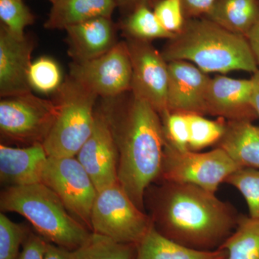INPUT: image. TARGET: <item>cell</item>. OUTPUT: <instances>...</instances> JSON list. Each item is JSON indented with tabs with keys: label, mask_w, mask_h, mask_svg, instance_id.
<instances>
[{
	"label": "cell",
	"mask_w": 259,
	"mask_h": 259,
	"mask_svg": "<svg viewBox=\"0 0 259 259\" xmlns=\"http://www.w3.org/2000/svg\"><path fill=\"white\" fill-rule=\"evenodd\" d=\"M132 97L124 106L105 107L118 153L119 184L146 212L145 194L161 175L165 138L159 114L148 102Z\"/></svg>",
	"instance_id": "7a4b0ae2"
},
{
	"label": "cell",
	"mask_w": 259,
	"mask_h": 259,
	"mask_svg": "<svg viewBox=\"0 0 259 259\" xmlns=\"http://www.w3.org/2000/svg\"><path fill=\"white\" fill-rule=\"evenodd\" d=\"M56 93L57 114L42 146L50 157H74L93 131L98 96L71 76Z\"/></svg>",
	"instance_id": "5b68a950"
},
{
	"label": "cell",
	"mask_w": 259,
	"mask_h": 259,
	"mask_svg": "<svg viewBox=\"0 0 259 259\" xmlns=\"http://www.w3.org/2000/svg\"><path fill=\"white\" fill-rule=\"evenodd\" d=\"M48 156L42 144L15 148L0 145V180L8 187L41 183Z\"/></svg>",
	"instance_id": "2e32d148"
},
{
	"label": "cell",
	"mask_w": 259,
	"mask_h": 259,
	"mask_svg": "<svg viewBox=\"0 0 259 259\" xmlns=\"http://www.w3.org/2000/svg\"><path fill=\"white\" fill-rule=\"evenodd\" d=\"M47 243L40 235L29 231L18 259H45Z\"/></svg>",
	"instance_id": "1f68e13d"
},
{
	"label": "cell",
	"mask_w": 259,
	"mask_h": 259,
	"mask_svg": "<svg viewBox=\"0 0 259 259\" xmlns=\"http://www.w3.org/2000/svg\"><path fill=\"white\" fill-rule=\"evenodd\" d=\"M258 17L259 0H215L203 18L246 37Z\"/></svg>",
	"instance_id": "44dd1931"
},
{
	"label": "cell",
	"mask_w": 259,
	"mask_h": 259,
	"mask_svg": "<svg viewBox=\"0 0 259 259\" xmlns=\"http://www.w3.org/2000/svg\"><path fill=\"white\" fill-rule=\"evenodd\" d=\"M31 39L18 37L2 24L0 28V95L17 96L31 93L28 74L33 50Z\"/></svg>",
	"instance_id": "9a60e30c"
},
{
	"label": "cell",
	"mask_w": 259,
	"mask_h": 259,
	"mask_svg": "<svg viewBox=\"0 0 259 259\" xmlns=\"http://www.w3.org/2000/svg\"><path fill=\"white\" fill-rule=\"evenodd\" d=\"M240 167L223 150L180 151L165 143L161 175L156 181L190 184L216 193L221 184Z\"/></svg>",
	"instance_id": "52a82bcc"
},
{
	"label": "cell",
	"mask_w": 259,
	"mask_h": 259,
	"mask_svg": "<svg viewBox=\"0 0 259 259\" xmlns=\"http://www.w3.org/2000/svg\"><path fill=\"white\" fill-rule=\"evenodd\" d=\"M29 231L12 221L4 213L0 214V259H18L20 245Z\"/></svg>",
	"instance_id": "f1b7e54d"
},
{
	"label": "cell",
	"mask_w": 259,
	"mask_h": 259,
	"mask_svg": "<svg viewBox=\"0 0 259 259\" xmlns=\"http://www.w3.org/2000/svg\"><path fill=\"white\" fill-rule=\"evenodd\" d=\"M115 1L117 6H120L123 9L130 10L131 13L140 6L149 5L151 0H115Z\"/></svg>",
	"instance_id": "d590c367"
},
{
	"label": "cell",
	"mask_w": 259,
	"mask_h": 259,
	"mask_svg": "<svg viewBox=\"0 0 259 259\" xmlns=\"http://www.w3.org/2000/svg\"><path fill=\"white\" fill-rule=\"evenodd\" d=\"M190 131L188 150L199 152L209 146H215L226 129L227 120L221 117L212 120L199 114H187Z\"/></svg>",
	"instance_id": "d4e9b609"
},
{
	"label": "cell",
	"mask_w": 259,
	"mask_h": 259,
	"mask_svg": "<svg viewBox=\"0 0 259 259\" xmlns=\"http://www.w3.org/2000/svg\"><path fill=\"white\" fill-rule=\"evenodd\" d=\"M28 80L31 90L44 94L57 91L63 83L59 65L51 58L44 56L32 62Z\"/></svg>",
	"instance_id": "484cf974"
},
{
	"label": "cell",
	"mask_w": 259,
	"mask_h": 259,
	"mask_svg": "<svg viewBox=\"0 0 259 259\" xmlns=\"http://www.w3.org/2000/svg\"><path fill=\"white\" fill-rule=\"evenodd\" d=\"M69 55L75 62L92 60L115 47V28L111 18L100 17L66 29Z\"/></svg>",
	"instance_id": "e0dca14e"
},
{
	"label": "cell",
	"mask_w": 259,
	"mask_h": 259,
	"mask_svg": "<svg viewBox=\"0 0 259 259\" xmlns=\"http://www.w3.org/2000/svg\"><path fill=\"white\" fill-rule=\"evenodd\" d=\"M41 183L50 188L68 211L92 231V209L98 192L76 156H49Z\"/></svg>",
	"instance_id": "9c48e42d"
},
{
	"label": "cell",
	"mask_w": 259,
	"mask_h": 259,
	"mask_svg": "<svg viewBox=\"0 0 259 259\" xmlns=\"http://www.w3.org/2000/svg\"><path fill=\"white\" fill-rule=\"evenodd\" d=\"M250 79L253 83V105L259 119V69L252 74Z\"/></svg>",
	"instance_id": "8d00e7d4"
},
{
	"label": "cell",
	"mask_w": 259,
	"mask_h": 259,
	"mask_svg": "<svg viewBox=\"0 0 259 259\" xmlns=\"http://www.w3.org/2000/svg\"><path fill=\"white\" fill-rule=\"evenodd\" d=\"M222 248L212 250L193 249L172 241L151 227L136 244L135 259H226Z\"/></svg>",
	"instance_id": "ffe728a7"
},
{
	"label": "cell",
	"mask_w": 259,
	"mask_h": 259,
	"mask_svg": "<svg viewBox=\"0 0 259 259\" xmlns=\"http://www.w3.org/2000/svg\"><path fill=\"white\" fill-rule=\"evenodd\" d=\"M57 114L54 100L32 93L4 97L0 102V131L8 141L26 145L42 144Z\"/></svg>",
	"instance_id": "ba28073f"
},
{
	"label": "cell",
	"mask_w": 259,
	"mask_h": 259,
	"mask_svg": "<svg viewBox=\"0 0 259 259\" xmlns=\"http://www.w3.org/2000/svg\"><path fill=\"white\" fill-rule=\"evenodd\" d=\"M153 11L163 28L170 33L176 35L185 26L187 19L182 0H158Z\"/></svg>",
	"instance_id": "4dcf8cb0"
},
{
	"label": "cell",
	"mask_w": 259,
	"mask_h": 259,
	"mask_svg": "<svg viewBox=\"0 0 259 259\" xmlns=\"http://www.w3.org/2000/svg\"><path fill=\"white\" fill-rule=\"evenodd\" d=\"M186 19L203 18L207 14L215 0H182Z\"/></svg>",
	"instance_id": "d6a6232c"
},
{
	"label": "cell",
	"mask_w": 259,
	"mask_h": 259,
	"mask_svg": "<svg viewBox=\"0 0 259 259\" xmlns=\"http://www.w3.org/2000/svg\"><path fill=\"white\" fill-rule=\"evenodd\" d=\"M168 112L206 115V95L211 78L186 61L168 62Z\"/></svg>",
	"instance_id": "5bb4252c"
},
{
	"label": "cell",
	"mask_w": 259,
	"mask_h": 259,
	"mask_svg": "<svg viewBox=\"0 0 259 259\" xmlns=\"http://www.w3.org/2000/svg\"><path fill=\"white\" fill-rule=\"evenodd\" d=\"M241 192L248 205L250 218L259 219V169L239 168L225 181Z\"/></svg>",
	"instance_id": "4316f807"
},
{
	"label": "cell",
	"mask_w": 259,
	"mask_h": 259,
	"mask_svg": "<svg viewBox=\"0 0 259 259\" xmlns=\"http://www.w3.org/2000/svg\"><path fill=\"white\" fill-rule=\"evenodd\" d=\"M126 42L132 65L133 96L148 102L162 117L168 112V62L151 41L127 38Z\"/></svg>",
	"instance_id": "8fae6325"
},
{
	"label": "cell",
	"mask_w": 259,
	"mask_h": 259,
	"mask_svg": "<svg viewBox=\"0 0 259 259\" xmlns=\"http://www.w3.org/2000/svg\"><path fill=\"white\" fill-rule=\"evenodd\" d=\"M215 194L190 184L158 181L146 190L145 207L163 236L193 249L215 250L241 215Z\"/></svg>",
	"instance_id": "6da1fadb"
},
{
	"label": "cell",
	"mask_w": 259,
	"mask_h": 259,
	"mask_svg": "<svg viewBox=\"0 0 259 259\" xmlns=\"http://www.w3.org/2000/svg\"><path fill=\"white\" fill-rule=\"evenodd\" d=\"M223 150L240 168L259 169V126L248 121H227L222 139L214 146Z\"/></svg>",
	"instance_id": "ac0fdd59"
},
{
	"label": "cell",
	"mask_w": 259,
	"mask_h": 259,
	"mask_svg": "<svg viewBox=\"0 0 259 259\" xmlns=\"http://www.w3.org/2000/svg\"><path fill=\"white\" fill-rule=\"evenodd\" d=\"M206 114L227 121L254 122L251 79H233L224 75L211 78L206 95Z\"/></svg>",
	"instance_id": "4fadbf2b"
},
{
	"label": "cell",
	"mask_w": 259,
	"mask_h": 259,
	"mask_svg": "<svg viewBox=\"0 0 259 259\" xmlns=\"http://www.w3.org/2000/svg\"><path fill=\"white\" fill-rule=\"evenodd\" d=\"M72 253L74 259H135L136 245L117 243L93 233L88 241Z\"/></svg>",
	"instance_id": "cb8c5ba5"
},
{
	"label": "cell",
	"mask_w": 259,
	"mask_h": 259,
	"mask_svg": "<svg viewBox=\"0 0 259 259\" xmlns=\"http://www.w3.org/2000/svg\"><path fill=\"white\" fill-rule=\"evenodd\" d=\"M161 118L165 143L180 151H187L190 131L187 114L168 112Z\"/></svg>",
	"instance_id": "f546056e"
},
{
	"label": "cell",
	"mask_w": 259,
	"mask_h": 259,
	"mask_svg": "<svg viewBox=\"0 0 259 259\" xmlns=\"http://www.w3.org/2000/svg\"><path fill=\"white\" fill-rule=\"evenodd\" d=\"M76 158L93 180L97 192L118 182V153L105 105L95 111L92 134Z\"/></svg>",
	"instance_id": "7c38bea8"
},
{
	"label": "cell",
	"mask_w": 259,
	"mask_h": 259,
	"mask_svg": "<svg viewBox=\"0 0 259 259\" xmlns=\"http://www.w3.org/2000/svg\"><path fill=\"white\" fill-rule=\"evenodd\" d=\"M246 39L259 68V17L247 35Z\"/></svg>",
	"instance_id": "e575fe53"
},
{
	"label": "cell",
	"mask_w": 259,
	"mask_h": 259,
	"mask_svg": "<svg viewBox=\"0 0 259 259\" xmlns=\"http://www.w3.org/2000/svg\"><path fill=\"white\" fill-rule=\"evenodd\" d=\"M161 54L167 62L188 61L207 74L243 71L253 74L259 69L246 37L205 18L187 19Z\"/></svg>",
	"instance_id": "3957f363"
},
{
	"label": "cell",
	"mask_w": 259,
	"mask_h": 259,
	"mask_svg": "<svg viewBox=\"0 0 259 259\" xmlns=\"http://www.w3.org/2000/svg\"><path fill=\"white\" fill-rule=\"evenodd\" d=\"M219 248L226 259H259V219L241 214L236 228Z\"/></svg>",
	"instance_id": "7402d4cb"
},
{
	"label": "cell",
	"mask_w": 259,
	"mask_h": 259,
	"mask_svg": "<svg viewBox=\"0 0 259 259\" xmlns=\"http://www.w3.org/2000/svg\"><path fill=\"white\" fill-rule=\"evenodd\" d=\"M152 226L148 214L136 206L119 182L97 193L92 209L93 233L136 245Z\"/></svg>",
	"instance_id": "8992f818"
},
{
	"label": "cell",
	"mask_w": 259,
	"mask_h": 259,
	"mask_svg": "<svg viewBox=\"0 0 259 259\" xmlns=\"http://www.w3.org/2000/svg\"><path fill=\"white\" fill-rule=\"evenodd\" d=\"M49 1L51 2V3H52V4H55L56 3L60 1V0H49Z\"/></svg>",
	"instance_id": "74e56055"
},
{
	"label": "cell",
	"mask_w": 259,
	"mask_h": 259,
	"mask_svg": "<svg viewBox=\"0 0 259 259\" xmlns=\"http://www.w3.org/2000/svg\"><path fill=\"white\" fill-rule=\"evenodd\" d=\"M0 209L21 214L44 239L69 250L84 244L93 233L42 183L6 187L0 195Z\"/></svg>",
	"instance_id": "277c9868"
},
{
	"label": "cell",
	"mask_w": 259,
	"mask_h": 259,
	"mask_svg": "<svg viewBox=\"0 0 259 259\" xmlns=\"http://www.w3.org/2000/svg\"><path fill=\"white\" fill-rule=\"evenodd\" d=\"M0 19L12 33L25 36V28L34 23V16L23 0H0Z\"/></svg>",
	"instance_id": "83f0119b"
},
{
	"label": "cell",
	"mask_w": 259,
	"mask_h": 259,
	"mask_svg": "<svg viewBox=\"0 0 259 259\" xmlns=\"http://www.w3.org/2000/svg\"><path fill=\"white\" fill-rule=\"evenodd\" d=\"M117 6L115 0H60L53 4L44 27L49 30H66L91 19L111 18Z\"/></svg>",
	"instance_id": "d6986e66"
},
{
	"label": "cell",
	"mask_w": 259,
	"mask_h": 259,
	"mask_svg": "<svg viewBox=\"0 0 259 259\" xmlns=\"http://www.w3.org/2000/svg\"><path fill=\"white\" fill-rule=\"evenodd\" d=\"M70 76L105 99H113L131 91L132 65L127 42H117L106 54L92 60L73 61Z\"/></svg>",
	"instance_id": "30bf717a"
},
{
	"label": "cell",
	"mask_w": 259,
	"mask_h": 259,
	"mask_svg": "<svg viewBox=\"0 0 259 259\" xmlns=\"http://www.w3.org/2000/svg\"><path fill=\"white\" fill-rule=\"evenodd\" d=\"M122 28L127 38L151 41L156 38L169 40L175 36L163 28L147 5L140 6L131 12L124 21Z\"/></svg>",
	"instance_id": "603a6c76"
},
{
	"label": "cell",
	"mask_w": 259,
	"mask_h": 259,
	"mask_svg": "<svg viewBox=\"0 0 259 259\" xmlns=\"http://www.w3.org/2000/svg\"><path fill=\"white\" fill-rule=\"evenodd\" d=\"M45 259H74L72 250L66 249L48 242Z\"/></svg>",
	"instance_id": "836d02e7"
}]
</instances>
